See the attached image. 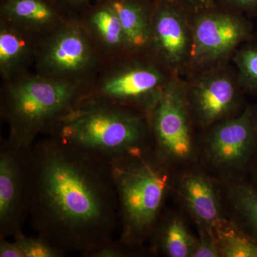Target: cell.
Listing matches in <instances>:
<instances>
[{
    "label": "cell",
    "mask_w": 257,
    "mask_h": 257,
    "mask_svg": "<svg viewBox=\"0 0 257 257\" xmlns=\"http://www.w3.org/2000/svg\"><path fill=\"white\" fill-rule=\"evenodd\" d=\"M256 176H257V153L256 155Z\"/></svg>",
    "instance_id": "obj_29"
},
{
    "label": "cell",
    "mask_w": 257,
    "mask_h": 257,
    "mask_svg": "<svg viewBox=\"0 0 257 257\" xmlns=\"http://www.w3.org/2000/svg\"><path fill=\"white\" fill-rule=\"evenodd\" d=\"M152 4L155 3H169L177 5L186 10L189 14L194 15L210 9L215 6L214 0H150Z\"/></svg>",
    "instance_id": "obj_26"
},
{
    "label": "cell",
    "mask_w": 257,
    "mask_h": 257,
    "mask_svg": "<svg viewBox=\"0 0 257 257\" xmlns=\"http://www.w3.org/2000/svg\"><path fill=\"white\" fill-rule=\"evenodd\" d=\"M0 257H23V254L16 241L0 239Z\"/></svg>",
    "instance_id": "obj_27"
},
{
    "label": "cell",
    "mask_w": 257,
    "mask_h": 257,
    "mask_svg": "<svg viewBox=\"0 0 257 257\" xmlns=\"http://www.w3.org/2000/svg\"><path fill=\"white\" fill-rule=\"evenodd\" d=\"M214 234L221 257H257V243L236 223L225 218Z\"/></svg>",
    "instance_id": "obj_18"
},
{
    "label": "cell",
    "mask_w": 257,
    "mask_h": 257,
    "mask_svg": "<svg viewBox=\"0 0 257 257\" xmlns=\"http://www.w3.org/2000/svg\"><path fill=\"white\" fill-rule=\"evenodd\" d=\"M228 186V200L239 220L238 226L257 243V189L240 182Z\"/></svg>",
    "instance_id": "obj_16"
},
{
    "label": "cell",
    "mask_w": 257,
    "mask_h": 257,
    "mask_svg": "<svg viewBox=\"0 0 257 257\" xmlns=\"http://www.w3.org/2000/svg\"><path fill=\"white\" fill-rule=\"evenodd\" d=\"M9 139L0 144V239L23 233L30 202V153Z\"/></svg>",
    "instance_id": "obj_9"
},
{
    "label": "cell",
    "mask_w": 257,
    "mask_h": 257,
    "mask_svg": "<svg viewBox=\"0 0 257 257\" xmlns=\"http://www.w3.org/2000/svg\"><path fill=\"white\" fill-rule=\"evenodd\" d=\"M231 62L237 72L243 92L257 97V31L254 30L238 47Z\"/></svg>",
    "instance_id": "obj_19"
},
{
    "label": "cell",
    "mask_w": 257,
    "mask_h": 257,
    "mask_svg": "<svg viewBox=\"0 0 257 257\" xmlns=\"http://www.w3.org/2000/svg\"><path fill=\"white\" fill-rule=\"evenodd\" d=\"M184 80L193 121L200 130L236 116L246 106V94L231 62L193 72Z\"/></svg>",
    "instance_id": "obj_6"
},
{
    "label": "cell",
    "mask_w": 257,
    "mask_h": 257,
    "mask_svg": "<svg viewBox=\"0 0 257 257\" xmlns=\"http://www.w3.org/2000/svg\"><path fill=\"white\" fill-rule=\"evenodd\" d=\"M218 8L251 19L257 18V0H214Z\"/></svg>",
    "instance_id": "obj_25"
},
{
    "label": "cell",
    "mask_w": 257,
    "mask_h": 257,
    "mask_svg": "<svg viewBox=\"0 0 257 257\" xmlns=\"http://www.w3.org/2000/svg\"><path fill=\"white\" fill-rule=\"evenodd\" d=\"M12 23L27 28H41L54 23V10L42 0H10L3 8Z\"/></svg>",
    "instance_id": "obj_17"
},
{
    "label": "cell",
    "mask_w": 257,
    "mask_h": 257,
    "mask_svg": "<svg viewBox=\"0 0 257 257\" xmlns=\"http://www.w3.org/2000/svg\"><path fill=\"white\" fill-rule=\"evenodd\" d=\"M14 241L21 248L23 257H63L66 253L46 238L37 235L28 237L23 233L14 236Z\"/></svg>",
    "instance_id": "obj_22"
},
{
    "label": "cell",
    "mask_w": 257,
    "mask_h": 257,
    "mask_svg": "<svg viewBox=\"0 0 257 257\" xmlns=\"http://www.w3.org/2000/svg\"><path fill=\"white\" fill-rule=\"evenodd\" d=\"M50 136L109 164L155 146L147 113L100 97L83 99Z\"/></svg>",
    "instance_id": "obj_2"
},
{
    "label": "cell",
    "mask_w": 257,
    "mask_h": 257,
    "mask_svg": "<svg viewBox=\"0 0 257 257\" xmlns=\"http://www.w3.org/2000/svg\"><path fill=\"white\" fill-rule=\"evenodd\" d=\"M91 22L106 45L130 52L119 19L110 6L106 5L96 11Z\"/></svg>",
    "instance_id": "obj_21"
},
{
    "label": "cell",
    "mask_w": 257,
    "mask_h": 257,
    "mask_svg": "<svg viewBox=\"0 0 257 257\" xmlns=\"http://www.w3.org/2000/svg\"><path fill=\"white\" fill-rule=\"evenodd\" d=\"M28 44L16 30L4 28L0 32V68L5 76L20 67L28 55Z\"/></svg>",
    "instance_id": "obj_20"
},
{
    "label": "cell",
    "mask_w": 257,
    "mask_h": 257,
    "mask_svg": "<svg viewBox=\"0 0 257 257\" xmlns=\"http://www.w3.org/2000/svg\"><path fill=\"white\" fill-rule=\"evenodd\" d=\"M202 131L199 151L207 165L226 178L239 175L256 157L257 104H246L240 114Z\"/></svg>",
    "instance_id": "obj_7"
},
{
    "label": "cell",
    "mask_w": 257,
    "mask_h": 257,
    "mask_svg": "<svg viewBox=\"0 0 257 257\" xmlns=\"http://www.w3.org/2000/svg\"><path fill=\"white\" fill-rule=\"evenodd\" d=\"M177 192L182 205L197 228L214 233L225 216L220 194L211 177L197 169L184 171L177 181Z\"/></svg>",
    "instance_id": "obj_12"
},
{
    "label": "cell",
    "mask_w": 257,
    "mask_h": 257,
    "mask_svg": "<svg viewBox=\"0 0 257 257\" xmlns=\"http://www.w3.org/2000/svg\"><path fill=\"white\" fill-rule=\"evenodd\" d=\"M192 26L188 75L229 63L238 47L254 31L251 19L216 6L192 15Z\"/></svg>",
    "instance_id": "obj_8"
},
{
    "label": "cell",
    "mask_w": 257,
    "mask_h": 257,
    "mask_svg": "<svg viewBox=\"0 0 257 257\" xmlns=\"http://www.w3.org/2000/svg\"><path fill=\"white\" fill-rule=\"evenodd\" d=\"M199 236L192 257H220L219 247L214 233L198 228Z\"/></svg>",
    "instance_id": "obj_24"
},
{
    "label": "cell",
    "mask_w": 257,
    "mask_h": 257,
    "mask_svg": "<svg viewBox=\"0 0 257 257\" xmlns=\"http://www.w3.org/2000/svg\"><path fill=\"white\" fill-rule=\"evenodd\" d=\"M172 77L153 56L152 60L135 61L108 79L98 97L149 115Z\"/></svg>",
    "instance_id": "obj_11"
},
{
    "label": "cell",
    "mask_w": 257,
    "mask_h": 257,
    "mask_svg": "<svg viewBox=\"0 0 257 257\" xmlns=\"http://www.w3.org/2000/svg\"><path fill=\"white\" fill-rule=\"evenodd\" d=\"M154 145L175 167L192 163L198 156L195 125L189 110L184 80L174 76L149 114Z\"/></svg>",
    "instance_id": "obj_5"
},
{
    "label": "cell",
    "mask_w": 257,
    "mask_h": 257,
    "mask_svg": "<svg viewBox=\"0 0 257 257\" xmlns=\"http://www.w3.org/2000/svg\"><path fill=\"white\" fill-rule=\"evenodd\" d=\"M197 237L183 218L175 212H163L150 236L152 253L169 257H192Z\"/></svg>",
    "instance_id": "obj_14"
},
{
    "label": "cell",
    "mask_w": 257,
    "mask_h": 257,
    "mask_svg": "<svg viewBox=\"0 0 257 257\" xmlns=\"http://www.w3.org/2000/svg\"><path fill=\"white\" fill-rule=\"evenodd\" d=\"M84 99L77 86L64 79L32 77L11 84L2 103L10 125L8 139L32 148L37 135L50 134Z\"/></svg>",
    "instance_id": "obj_4"
},
{
    "label": "cell",
    "mask_w": 257,
    "mask_h": 257,
    "mask_svg": "<svg viewBox=\"0 0 257 257\" xmlns=\"http://www.w3.org/2000/svg\"><path fill=\"white\" fill-rule=\"evenodd\" d=\"M143 253L141 247L111 240L88 253L85 257H130Z\"/></svg>",
    "instance_id": "obj_23"
},
{
    "label": "cell",
    "mask_w": 257,
    "mask_h": 257,
    "mask_svg": "<svg viewBox=\"0 0 257 257\" xmlns=\"http://www.w3.org/2000/svg\"><path fill=\"white\" fill-rule=\"evenodd\" d=\"M107 5L119 19L130 52H150L152 10L141 0H111Z\"/></svg>",
    "instance_id": "obj_15"
},
{
    "label": "cell",
    "mask_w": 257,
    "mask_h": 257,
    "mask_svg": "<svg viewBox=\"0 0 257 257\" xmlns=\"http://www.w3.org/2000/svg\"><path fill=\"white\" fill-rule=\"evenodd\" d=\"M92 61V49L87 37L77 28L63 29L56 33L42 52V66L55 77L82 73Z\"/></svg>",
    "instance_id": "obj_13"
},
{
    "label": "cell",
    "mask_w": 257,
    "mask_h": 257,
    "mask_svg": "<svg viewBox=\"0 0 257 257\" xmlns=\"http://www.w3.org/2000/svg\"><path fill=\"white\" fill-rule=\"evenodd\" d=\"M109 165L117 197L119 240L141 247L150 239L175 186L174 166L155 146Z\"/></svg>",
    "instance_id": "obj_3"
},
{
    "label": "cell",
    "mask_w": 257,
    "mask_h": 257,
    "mask_svg": "<svg viewBox=\"0 0 257 257\" xmlns=\"http://www.w3.org/2000/svg\"><path fill=\"white\" fill-rule=\"evenodd\" d=\"M8 1H10V0H8Z\"/></svg>",
    "instance_id": "obj_30"
},
{
    "label": "cell",
    "mask_w": 257,
    "mask_h": 257,
    "mask_svg": "<svg viewBox=\"0 0 257 257\" xmlns=\"http://www.w3.org/2000/svg\"><path fill=\"white\" fill-rule=\"evenodd\" d=\"M30 224L64 252L88 253L113 240L119 226L110 165L50 138L30 153Z\"/></svg>",
    "instance_id": "obj_1"
},
{
    "label": "cell",
    "mask_w": 257,
    "mask_h": 257,
    "mask_svg": "<svg viewBox=\"0 0 257 257\" xmlns=\"http://www.w3.org/2000/svg\"><path fill=\"white\" fill-rule=\"evenodd\" d=\"M192 17L177 5L152 4L150 52L172 75L183 79L192 59Z\"/></svg>",
    "instance_id": "obj_10"
},
{
    "label": "cell",
    "mask_w": 257,
    "mask_h": 257,
    "mask_svg": "<svg viewBox=\"0 0 257 257\" xmlns=\"http://www.w3.org/2000/svg\"><path fill=\"white\" fill-rule=\"evenodd\" d=\"M62 4L69 7H81L87 4L89 0H58Z\"/></svg>",
    "instance_id": "obj_28"
}]
</instances>
